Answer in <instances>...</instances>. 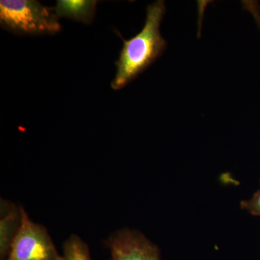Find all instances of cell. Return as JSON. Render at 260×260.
<instances>
[{"label": "cell", "instance_id": "cell-1", "mask_svg": "<svg viewBox=\"0 0 260 260\" xmlns=\"http://www.w3.org/2000/svg\"><path fill=\"white\" fill-rule=\"evenodd\" d=\"M166 13L162 0L147 8L144 27L139 34L124 40L119 59L116 61L115 78L111 84L113 90H120L136 78L161 55L167 43L160 34V27Z\"/></svg>", "mask_w": 260, "mask_h": 260}, {"label": "cell", "instance_id": "cell-2", "mask_svg": "<svg viewBox=\"0 0 260 260\" xmlns=\"http://www.w3.org/2000/svg\"><path fill=\"white\" fill-rule=\"evenodd\" d=\"M54 11L35 0H1L0 23L21 35L55 34L61 27Z\"/></svg>", "mask_w": 260, "mask_h": 260}, {"label": "cell", "instance_id": "cell-3", "mask_svg": "<svg viewBox=\"0 0 260 260\" xmlns=\"http://www.w3.org/2000/svg\"><path fill=\"white\" fill-rule=\"evenodd\" d=\"M20 207V229L5 260H64L47 229L32 221L23 207Z\"/></svg>", "mask_w": 260, "mask_h": 260}, {"label": "cell", "instance_id": "cell-4", "mask_svg": "<svg viewBox=\"0 0 260 260\" xmlns=\"http://www.w3.org/2000/svg\"><path fill=\"white\" fill-rule=\"evenodd\" d=\"M107 242L112 260H160L158 248L136 231L121 229Z\"/></svg>", "mask_w": 260, "mask_h": 260}, {"label": "cell", "instance_id": "cell-5", "mask_svg": "<svg viewBox=\"0 0 260 260\" xmlns=\"http://www.w3.org/2000/svg\"><path fill=\"white\" fill-rule=\"evenodd\" d=\"M20 207L5 199L0 200V260H5L20 226Z\"/></svg>", "mask_w": 260, "mask_h": 260}, {"label": "cell", "instance_id": "cell-6", "mask_svg": "<svg viewBox=\"0 0 260 260\" xmlns=\"http://www.w3.org/2000/svg\"><path fill=\"white\" fill-rule=\"evenodd\" d=\"M97 3L95 0H58L54 13L58 18L65 17L90 24L95 17Z\"/></svg>", "mask_w": 260, "mask_h": 260}, {"label": "cell", "instance_id": "cell-7", "mask_svg": "<svg viewBox=\"0 0 260 260\" xmlns=\"http://www.w3.org/2000/svg\"><path fill=\"white\" fill-rule=\"evenodd\" d=\"M63 256L64 260H92L88 244L75 234L63 244Z\"/></svg>", "mask_w": 260, "mask_h": 260}, {"label": "cell", "instance_id": "cell-8", "mask_svg": "<svg viewBox=\"0 0 260 260\" xmlns=\"http://www.w3.org/2000/svg\"><path fill=\"white\" fill-rule=\"evenodd\" d=\"M241 207L251 215L260 216V189L254 193L251 200L242 201Z\"/></svg>", "mask_w": 260, "mask_h": 260}]
</instances>
